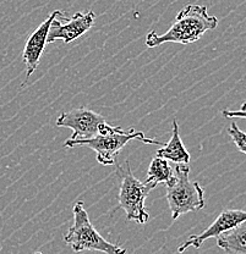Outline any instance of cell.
<instances>
[{
  "mask_svg": "<svg viewBox=\"0 0 246 254\" xmlns=\"http://www.w3.org/2000/svg\"><path fill=\"white\" fill-rule=\"evenodd\" d=\"M217 26L218 18L208 15L207 7L201 5H186L179 11L174 23L165 33L160 36L156 31L148 32L146 47L156 48L164 43H195L206 32L214 30Z\"/></svg>",
  "mask_w": 246,
  "mask_h": 254,
  "instance_id": "cell-1",
  "label": "cell"
},
{
  "mask_svg": "<svg viewBox=\"0 0 246 254\" xmlns=\"http://www.w3.org/2000/svg\"><path fill=\"white\" fill-rule=\"evenodd\" d=\"M132 139H137L147 144L162 145L164 143L156 141V139L148 138L145 136L144 132L135 131L134 128L123 129L121 127L109 125L104 123L100 126L99 132L97 136L92 138L84 139H71L69 138L64 143L65 148H75V147H87L96 153V159L99 164L104 166L115 165V160L120 150L128 144Z\"/></svg>",
  "mask_w": 246,
  "mask_h": 254,
  "instance_id": "cell-2",
  "label": "cell"
},
{
  "mask_svg": "<svg viewBox=\"0 0 246 254\" xmlns=\"http://www.w3.org/2000/svg\"><path fill=\"white\" fill-rule=\"evenodd\" d=\"M116 174L119 177V208L125 211L128 221H136L140 225L146 224L150 215L145 206V200L157 185L153 182H141L136 179L129 160L116 165Z\"/></svg>",
  "mask_w": 246,
  "mask_h": 254,
  "instance_id": "cell-3",
  "label": "cell"
},
{
  "mask_svg": "<svg viewBox=\"0 0 246 254\" xmlns=\"http://www.w3.org/2000/svg\"><path fill=\"white\" fill-rule=\"evenodd\" d=\"M190 166L187 163H176L174 177L166 187L165 198L171 211V219L205 208V190L198 182L189 179Z\"/></svg>",
  "mask_w": 246,
  "mask_h": 254,
  "instance_id": "cell-4",
  "label": "cell"
},
{
  "mask_svg": "<svg viewBox=\"0 0 246 254\" xmlns=\"http://www.w3.org/2000/svg\"><path fill=\"white\" fill-rule=\"evenodd\" d=\"M74 224L64 236L66 245L73 248L74 252L82 251H98L107 254L126 253L125 248L108 242L94 229L88 214L84 210L83 202H76L73 209Z\"/></svg>",
  "mask_w": 246,
  "mask_h": 254,
  "instance_id": "cell-5",
  "label": "cell"
},
{
  "mask_svg": "<svg viewBox=\"0 0 246 254\" xmlns=\"http://www.w3.org/2000/svg\"><path fill=\"white\" fill-rule=\"evenodd\" d=\"M104 123H107L104 116L88 108L82 107L63 113L57 119L55 125L73 129L71 139H84L97 136L100 126Z\"/></svg>",
  "mask_w": 246,
  "mask_h": 254,
  "instance_id": "cell-6",
  "label": "cell"
},
{
  "mask_svg": "<svg viewBox=\"0 0 246 254\" xmlns=\"http://www.w3.org/2000/svg\"><path fill=\"white\" fill-rule=\"evenodd\" d=\"M62 14L63 12L60 11L55 15L50 22L47 43H53L58 39H62L64 43H71L91 30L96 21V15L91 10L87 12H76L69 18L64 17L65 22H63L60 17Z\"/></svg>",
  "mask_w": 246,
  "mask_h": 254,
  "instance_id": "cell-7",
  "label": "cell"
},
{
  "mask_svg": "<svg viewBox=\"0 0 246 254\" xmlns=\"http://www.w3.org/2000/svg\"><path fill=\"white\" fill-rule=\"evenodd\" d=\"M246 220V211L240 210V209H226L218 215V218L214 220L208 229L201 232L200 235L189 237V240L185 241L184 243L178 248V252L182 253L190 247L200 248L201 245L208 238L218 237L223 232L228 231L233 227L238 226L243 221Z\"/></svg>",
  "mask_w": 246,
  "mask_h": 254,
  "instance_id": "cell-8",
  "label": "cell"
},
{
  "mask_svg": "<svg viewBox=\"0 0 246 254\" xmlns=\"http://www.w3.org/2000/svg\"><path fill=\"white\" fill-rule=\"evenodd\" d=\"M59 12L60 10H54L47 17V20H44V22H42L41 26H38L36 28V31L26 41L22 53V59L26 65V77L27 78L38 67L39 60H41V57L43 54L44 48H46L47 44V37H48L50 22L55 17V15H58Z\"/></svg>",
  "mask_w": 246,
  "mask_h": 254,
  "instance_id": "cell-9",
  "label": "cell"
},
{
  "mask_svg": "<svg viewBox=\"0 0 246 254\" xmlns=\"http://www.w3.org/2000/svg\"><path fill=\"white\" fill-rule=\"evenodd\" d=\"M157 157L164 158L173 163H190V153L185 148L181 141L180 133H179L178 121H173V131H171L170 141L163 144L160 149L156 152Z\"/></svg>",
  "mask_w": 246,
  "mask_h": 254,
  "instance_id": "cell-10",
  "label": "cell"
},
{
  "mask_svg": "<svg viewBox=\"0 0 246 254\" xmlns=\"http://www.w3.org/2000/svg\"><path fill=\"white\" fill-rule=\"evenodd\" d=\"M216 238L217 246L224 252L246 254V220Z\"/></svg>",
  "mask_w": 246,
  "mask_h": 254,
  "instance_id": "cell-11",
  "label": "cell"
},
{
  "mask_svg": "<svg viewBox=\"0 0 246 254\" xmlns=\"http://www.w3.org/2000/svg\"><path fill=\"white\" fill-rule=\"evenodd\" d=\"M174 177V166L170 165L169 160L157 157L151 161L147 170L146 182H153V184H164L168 185Z\"/></svg>",
  "mask_w": 246,
  "mask_h": 254,
  "instance_id": "cell-12",
  "label": "cell"
},
{
  "mask_svg": "<svg viewBox=\"0 0 246 254\" xmlns=\"http://www.w3.org/2000/svg\"><path fill=\"white\" fill-rule=\"evenodd\" d=\"M228 134L234 142L235 147L246 155V132L242 131L235 123H232L228 127Z\"/></svg>",
  "mask_w": 246,
  "mask_h": 254,
  "instance_id": "cell-13",
  "label": "cell"
},
{
  "mask_svg": "<svg viewBox=\"0 0 246 254\" xmlns=\"http://www.w3.org/2000/svg\"><path fill=\"white\" fill-rule=\"evenodd\" d=\"M222 114H223V116L226 119H233V118L246 119V102L243 103L239 110H223L222 111Z\"/></svg>",
  "mask_w": 246,
  "mask_h": 254,
  "instance_id": "cell-14",
  "label": "cell"
}]
</instances>
